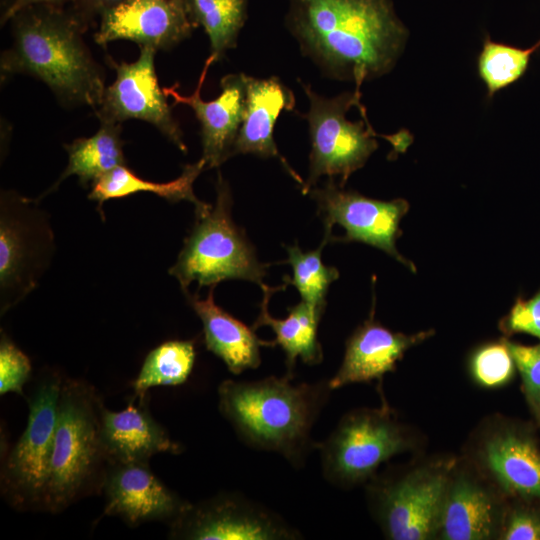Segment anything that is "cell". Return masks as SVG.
<instances>
[{"label":"cell","mask_w":540,"mask_h":540,"mask_svg":"<svg viewBox=\"0 0 540 540\" xmlns=\"http://www.w3.org/2000/svg\"><path fill=\"white\" fill-rule=\"evenodd\" d=\"M286 26L326 76L360 89L389 73L408 40L392 0H289Z\"/></svg>","instance_id":"obj_1"},{"label":"cell","mask_w":540,"mask_h":540,"mask_svg":"<svg viewBox=\"0 0 540 540\" xmlns=\"http://www.w3.org/2000/svg\"><path fill=\"white\" fill-rule=\"evenodd\" d=\"M10 21L13 41L1 56L2 78L33 76L62 103L98 106L106 88L104 74L83 39L88 25L72 7L34 4Z\"/></svg>","instance_id":"obj_2"},{"label":"cell","mask_w":540,"mask_h":540,"mask_svg":"<svg viewBox=\"0 0 540 540\" xmlns=\"http://www.w3.org/2000/svg\"><path fill=\"white\" fill-rule=\"evenodd\" d=\"M293 378L226 379L218 386V407L246 446L276 452L301 468L317 449L312 429L333 390L329 379L294 384Z\"/></svg>","instance_id":"obj_3"},{"label":"cell","mask_w":540,"mask_h":540,"mask_svg":"<svg viewBox=\"0 0 540 540\" xmlns=\"http://www.w3.org/2000/svg\"><path fill=\"white\" fill-rule=\"evenodd\" d=\"M103 406V399L91 384L63 377L42 511L60 513L102 491L109 465L101 437Z\"/></svg>","instance_id":"obj_4"},{"label":"cell","mask_w":540,"mask_h":540,"mask_svg":"<svg viewBox=\"0 0 540 540\" xmlns=\"http://www.w3.org/2000/svg\"><path fill=\"white\" fill-rule=\"evenodd\" d=\"M215 205L197 220L176 263L169 269L185 294L196 281L200 287L242 279L260 286L268 264L260 263L244 232L232 220V194L218 173Z\"/></svg>","instance_id":"obj_5"},{"label":"cell","mask_w":540,"mask_h":540,"mask_svg":"<svg viewBox=\"0 0 540 540\" xmlns=\"http://www.w3.org/2000/svg\"><path fill=\"white\" fill-rule=\"evenodd\" d=\"M457 458L386 470L366 483L370 511L391 540L436 539L444 493Z\"/></svg>","instance_id":"obj_6"},{"label":"cell","mask_w":540,"mask_h":540,"mask_svg":"<svg viewBox=\"0 0 540 540\" xmlns=\"http://www.w3.org/2000/svg\"><path fill=\"white\" fill-rule=\"evenodd\" d=\"M416 446L413 432L382 401L379 408H356L318 442L322 474L330 484L351 489L366 484L381 464Z\"/></svg>","instance_id":"obj_7"},{"label":"cell","mask_w":540,"mask_h":540,"mask_svg":"<svg viewBox=\"0 0 540 540\" xmlns=\"http://www.w3.org/2000/svg\"><path fill=\"white\" fill-rule=\"evenodd\" d=\"M309 100V111L301 116L308 121L311 139L309 176L303 193L307 194L321 176L340 178L343 187L356 170L365 165L378 148L376 136L385 137L403 152L412 137L393 139L376 133L367 120L352 122L346 118L351 107L363 106L360 89L327 98L315 93L311 86L299 81Z\"/></svg>","instance_id":"obj_8"},{"label":"cell","mask_w":540,"mask_h":540,"mask_svg":"<svg viewBox=\"0 0 540 540\" xmlns=\"http://www.w3.org/2000/svg\"><path fill=\"white\" fill-rule=\"evenodd\" d=\"M62 382L63 377L54 371L41 376L28 399L26 428L2 464V495L18 510H41Z\"/></svg>","instance_id":"obj_9"},{"label":"cell","mask_w":540,"mask_h":540,"mask_svg":"<svg viewBox=\"0 0 540 540\" xmlns=\"http://www.w3.org/2000/svg\"><path fill=\"white\" fill-rule=\"evenodd\" d=\"M50 223L35 201L14 192L1 195V313L20 302L38 283L53 255Z\"/></svg>","instance_id":"obj_10"},{"label":"cell","mask_w":540,"mask_h":540,"mask_svg":"<svg viewBox=\"0 0 540 540\" xmlns=\"http://www.w3.org/2000/svg\"><path fill=\"white\" fill-rule=\"evenodd\" d=\"M465 457L508 499L540 501V445L531 423L488 418Z\"/></svg>","instance_id":"obj_11"},{"label":"cell","mask_w":540,"mask_h":540,"mask_svg":"<svg viewBox=\"0 0 540 540\" xmlns=\"http://www.w3.org/2000/svg\"><path fill=\"white\" fill-rule=\"evenodd\" d=\"M170 539L295 540L302 534L279 514L237 492L190 503L169 524Z\"/></svg>","instance_id":"obj_12"},{"label":"cell","mask_w":540,"mask_h":540,"mask_svg":"<svg viewBox=\"0 0 540 540\" xmlns=\"http://www.w3.org/2000/svg\"><path fill=\"white\" fill-rule=\"evenodd\" d=\"M307 194L317 203L325 232L331 233L335 224L344 228L346 234L334 240L366 243L416 272L414 263L403 257L396 248V241L401 235V219L410 207L407 200L372 199L353 190H344L332 178L321 187L310 188Z\"/></svg>","instance_id":"obj_13"},{"label":"cell","mask_w":540,"mask_h":540,"mask_svg":"<svg viewBox=\"0 0 540 540\" xmlns=\"http://www.w3.org/2000/svg\"><path fill=\"white\" fill-rule=\"evenodd\" d=\"M156 52L154 48L141 47L134 62H112L116 78L105 88L95 108L96 115L100 122L121 124L129 119L148 122L186 152L182 130L173 117L164 89L158 83L154 64Z\"/></svg>","instance_id":"obj_14"},{"label":"cell","mask_w":540,"mask_h":540,"mask_svg":"<svg viewBox=\"0 0 540 540\" xmlns=\"http://www.w3.org/2000/svg\"><path fill=\"white\" fill-rule=\"evenodd\" d=\"M508 498L465 456L457 458L444 493L436 539L499 540Z\"/></svg>","instance_id":"obj_15"},{"label":"cell","mask_w":540,"mask_h":540,"mask_svg":"<svg viewBox=\"0 0 540 540\" xmlns=\"http://www.w3.org/2000/svg\"><path fill=\"white\" fill-rule=\"evenodd\" d=\"M101 493L103 514L131 527L151 521L170 524L190 505L153 473L149 462H109Z\"/></svg>","instance_id":"obj_16"},{"label":"cell","mask_w":540,"mask_h":540,"mask_svg":"<svg viewBox=\"0 0 540 540\" xmlns=\"http://www.w3.org/2000/svg\"><path fill=\"white\" fill-rule=\"evenodd\" d=\"M194 28L184 0H128L100 15L94 40L101 46L129 40L140 48L168 50L188 38Z\"/></svg>","instance_id":"obj_17"},{"label":"cell","mask_w":540,"mask_h":540,"mask_svg":"<svg viewBox=\"0 0 540 540\" xmlns=\"http://www.w3.org/2000/svg\"><path fill=\"white\" fill-rule=\"evenodd\" d=\"M215 62L213 55L206 59L196 89L191 95H182L176 90L178 84L164 88L174 104L190 106L201 126L202 159L206 168L223 164L233 156V147L243 122L246 105V75L235 73L225 75L220 81L221 93L211 101L201 98L210 65Z\"/></svg>","instance_id":"obj_18"},{"label":"cell","mask_w":540,"mask_h":540,"mask_svg":"<svg viewBox=\"0 0 540 540\" xmlns=\"http://www.w3.org/2000/svg\"><path fill=\"white\" fill-rule=\"evenodd\" d=\"M372 308L369 318L358 326L346 341L343 361L329 379L332 390L354 383L378 381L382 396V380L393 372L396 364L410 348L424 342L435 333L433 329L414 334L393 332L381 325L374 317Z\"/></svg>","instance_id":"obj_19"},{"label":"cell","mask_w":540,"mask_h":540,"mask_svg":"<svg viewBox=\"0 0 540 540\" xmlns=\"http://www.w3.org/2000/svg\"><path fill=\"white\" fill-rule=\"evenodd\" d=\"M293 92L279 78L257 79L246 75V105L233 156L254 154L262 158H277L288 174L301 186L305 181L279 153L273 138L275 122L282 111H293Z\"/></svg>","instance_id":"obj_20"},{"label":"cell","mask_w":540,"mask_h":540,"mask_svg":"<svg viewBox=\"0 0 540 540\" xmlns=\"http://www.w3.org/2000/svg\"><path fill=\"white\" fill-rule=\"evenodd\" d=\"M137 398V404L134 397L120 411L102 408L101 437L109 462H149L158 453L179 454L181 446L151 415L147 395Z\"/></svg>","instance_id":"obj_21"},{"label":"cell","mask_w":540,"mask_h":540,"mask_svg":"<svg viewBox=\"0 0 540 540\" xmlns=\"http://www.w3.org/2000/svg\"><path fill=\"white\" fill-rule=\"evenodd\" d=\"M211 286L206 298L189 295L188 302L203 324L205 345L219 357L234 375L247 369H256L261 364L260 348L273 346V341L259 339L253 328L227 313L214 301Z\"/></svg>","instance_id":"obj_22"},{"label":"cell","mask_w":540,"mask_h":540,"mask_svg":"<svg viewBox=\"0 0 540 540\" xmlns=\"http://www.w3.org/2000/svg\"><path fill=\"white\" fill-rule=\"evenodd\" d=\"M286 284H288L286 282ZM282 287H269L264 283L263 299L260 303V313L253 325V329L262 326L270 327L275 333L274 345H280L286 355L287 375L294 377L296 361L300 358L308 365H316L323 360L322 347L318 341V324L324 311L301 300L298 304L289 307V314L284 319H276L268 310L269 300L276 291Z\"/></svg>","instance_id":"obj_23"},{"label":"cell","mask_w":540,"mask_h":540,"mask_svg":"<svg viewBox=\"0 0 540 540\" xmlns=\"http://www.w3.org/2000/svg\"><path fill=\"white\" fill-rule=\"evenodd\" d=\"M204 168L206 163L201 158L194 164L185 165L182 174L175 180L157 183L139 178L126 165H121L91 184L88 197L97 201L101 208L103 203L110 199H119L138 192H150L169 202L190 201L195 206L196 216H201L212 208L210 204L200 201L193 192V183Z\"/></svg>","instance_id":"obj_24"},{"label":"cell","mask_w":540,"mask_h":540,"mask_svg":"<svg viewBox=\"0 0 540 540\" xmlns=\"http://www.w3.org/2000/svg\"><path fill=\"white\" fill-rule=\"evenodd\" d=\"M98 131L90 136L66 144L68 164L56 183L47 193L71 175H76L83 186L93 184L114 168L126 165L121 139V125L100 122Z\"/></svg>","instance_id":"obj_25"},{"label":"cell","mask_w":540,"mask_h":540,"mask_svg":"<svg viewBox=\"0 0 540 540\" xmlns=\"http://www.w3.org/2000/svg\"><path fill=\"white\" fill-rule=\"evenodd\" d=\"M184 5L195 28L203 27L208 35L215 61L236 47L247 18V0H184Z\"/></svg>","instance_id":"obj_26"},{"label":"cell","mask_w":540,"mask_h":540,"mask_svg":"<svg viewBox=\"0 0 540 540\" xmlns=\"http://www.w3.org/2000/svg\"><path fill=\"white\" fill-rule=\"evenodd\" d=\"M196 351L193 341L171 340L158 345L145 357L132 383L134 394L146 396L156 386H176L190 376Z\"/></svg>","instance_id":"obj_27"},{"label":"cell","mask_w":540,"mask_h":540,"mask_svg":"<svg viewBox=\"0 0 540 540\" xmlns=\"http://www.w3.org/2000/svg\"><path fill=\"white\" fill-rule=\"evenodd\" d=\"M540 50V39L522 49L492 41L486 36L477 59V70L489 98L513 84L526 72L531 56Z\"/></svg>","instance_id":"obj_28"},{"label":"cell","mask_w":540,"mask_h":540,"mask_svg":"<svg viewBox=\"0 0 540 540\" xmlns=\"http://www.w3.org/2000/svg\"><path fill=\"white\" fill-rule=\"evenodd\" d=\"M328 241L325 236L318 249L308 252H303L297 244L286 247L287 263L293 268V277L290 279L286 275L284 281L297 288L303 301L322 311L326 306L328 288L339 277L338 270L326 266L321 259L322 249Z\"/></svg>","instance_id":"obj_29"},{"label":"cell","mask_w":540,"mask_h":540,"mask_svg":"<svg viewBox=\"0 0 540 540\" xmlns=\"http://www.w3.org/2000/svg\"><path fill=\"white\" fill-rule=\"evenodd\" d=\"M472 381L485 389H498L510 384L516 375V364L507 344V337L476 346L467 359Z\"/></svg>","instance_id":"obj_30"},{"label":"cell","mask_w":540,"mask_h":540,"mask_svg":"<svg viewBox=\"0 0 540 540\" xmlns=\"http://www.w3.org/2000/svg\"><path fill=\"white\" fill-rule=\"evenodd\" d=\"M517 372L522 381V391L537 425L540 423V343L523 345L507 338Z\"/></svg>","instance_id":"obj_31"},{"label":"cell","mask_w":540,"mask_h":540,"mask_svg":"<svg viewBox=\"0 0 540 540\" xmlns=\"http://www.w3.org/2000/svg\"><path fill=\"white\" fill-rule=\"evenodd\" d=\"M499 540H540V501L508 499Z\"/></svg>","instance_id":"obj_32"},{"label":"cell","mask_w":540,"mask_h":540,"mask_svg":"<svg viewBox=\"0 0 540 540\" xmlns=\"http://www.w3.org/2000/svg\"><path fill=\"white\" fill-rule=\"evenodd\" d=\"M31 363L8 337L1 332L0 340V394H23L31 375Z\"/></svg>","instance_id":"obj_33"},{"label":"cell","mask_w":540,"mask_h":540,"mask_svg":"<svg viewBox=\"0 0 540 540\" xmlns=\"http://www.w3.org/2000/svg\"><path fill=\"white\" fill-rule=\"evenodd\" d=\"M498 328L504 337L528 334L540 340V289L529 299L518 297Z\"/></svg>","instance_id":"obj_34"},{"label":"cell","mask_w":540,"mask_h":540,"mask_svg":"<svg viewBox=\"0 0 540 540\" xmlns=\"http://www.w3.org/2000/svg\"><path fill=\"white\" fill-rule=\"evenodd\" d=\"M128 0H76L72 4L73 10L87 25L106 10Z\"/></svg>","instance_id":"obj_35"},{"label":"cell","mask_w":540,"mask_h":540,"mask_svg":"<svg viewBox=\"0 0 540 540\" xmlns=\"http://www.w3.org/2000/svg\"><path fill=\"white\" fill-rule=\"evenodd\" d=\"M76 0H11L9 5L3 10L1 16V23L5 24L17 14L20 10L27 6L34 4H52L58 6H65L67 3L73 4Z\"/></svg>","instance_id":"obj_36"},{"label":"cell","mask_w":540,"mask_h":540,"mask_svg":"<svg viewBox=\"0 0 540 540\" xmlns=\"http://www.w3.org/2000/svg\"><path fill=\"white\" fill-rule=\"evenodd\" d=\"M4 3H5V7H6V5H7V3H8V0H4ZM5 7H4V8H5Z\"/></svg>","instance_id":"obj_37"},{"label":"cell","mask_w":540,"mask_h":540,"mask_svg":"<svg viewBox=\"0 0 540 540\" xmlns=\"http://www.w3.org/2000/svg\"><path fill=\"white\" fill-rule=\"evenodd\" d=\"M538 426L540 427V423L538 424Z\"/></svg>","instance_id":"obj_38"}]
</instances>
